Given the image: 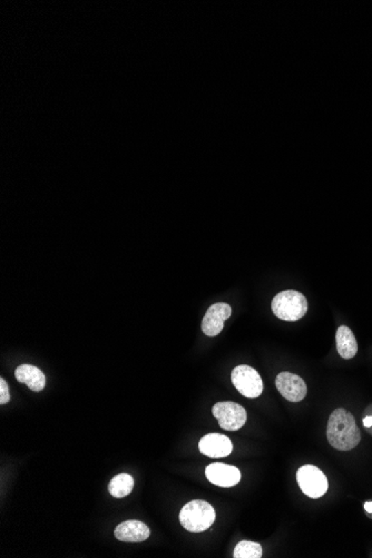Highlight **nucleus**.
<instances>
[{
	"instance_id": "f257e3e1",
	"label": "nucleus",
	"mask_w": 372,
	"mask_h": 558,
	"mask_svg": "<svg viewBox=\"0 0 372 558\" xmlns=\"http://www.w3.org/2000/svg\"><path fill=\"white\" fill-rule=\"evenodd\" d=\"M327 438L338 451H351L359 445L361 433L355 424V417L343 408L335 409L329 418Z\"/></svg>"
},
{
	"instance_id": "f03ea898",
	"label": "nucleus",
	"mask_w": 372,
	"mask_h": 558,
	"mask_svg": "<svg viewBox=\"0 0 372 558\" xmlns=\"http://www.w3.org/2000/svg\"><path fill=\"white\" fill-rule=\"evenodd\" d=\"M216 521V510L204 500H192L186 504L180 513L182 526L191 533H201L212 526Z\"/></svg>"
},
{
	"instance_id": "7ed1b4c3",
	"label": "nucleus",
	"mask_w": 372,
	"mask_h": 558,
	"mask_svg": "<svg viewBox=\"0 0 372 558\" xmlns=\"http://www.w3.org/2000/svg\"><path fill=\"white\" fill-rule=\"evenodd\" d=\"M274 316L283 321H298L308 311V301L301 292L287 290L276 294L272 300Z\"/></svg>"
},
{
	"instance_id": "20e7f679",
	"label": "nucleus",
	"mask_w": 372,
	"mask_h": 558,
	"mask_svg": "<svg viewBox=\"0 0 372 558\" xmlns=\"http://www.w3.org/2000/svg\"><path fill=\"white\" fill-rule=\"evenodd\" d=\"M231 379L238 393L247 398H258L263 393V381L261 375L256 369L247 364L236 366V369L233 370Z\"/></svg>"
},
{
	"instance_id": "39448f33",
	"label": "nucleus",
	"mask_w": 372,
	"mask_h": 558,
	"mask_svg": "<svg viewBox=\"0 0 372 558\" xmlns=\"http://www.w3.org/2000/svg\"><path fill=\"white\" fill-rule=\"evenodd\" d=\"M297 480L300 488L308 497H322L328 490V479L322 471L312 465H305L298 471Z\"/></svg>"
},
{
	"instance_id": "423d86ee",
	"label": "nucleus",
	"mask_w": 372,
	"mask_h": 558,
	"mask_svg": "<svg viewBox=\"0 0 372 558\" xmlns=\"http://www.w3.org/2000/svg\"><path fill=\"white\" fill-rule=\"evenodd\" d=\"M213 416L218 419L220 427L224 431H236L245 426L247 415L241 404L224 402L214 404Z\"/></svg>"
},
{
	"instance_id": "0eeeda50",
	"label": "nucleus",
	"mask_w": 372,
	"mask_h": 558,
	"mask_svg": "<svg viewBox=\"0 0 372 558\" xmlns=\"http://www.w3.org/2000/svg\"><path fill=\"white\" fill-rule=\"evenodd\" d=\"M276 389L283 398L291 402H299L307 395V384L299 375L291 372H281L276 379Z\"/></svg>"
},
{
	"instance_id": "6e6552de",
	"label": "nucleus",
	"mask_w": 372,
	"mask_h": 558,
	"mask_svg": "<svg viewBox=\"0 0 372 558\" xmlns=\"http://www.w3.org/2000/svg\"><path fill=\"white\" fill-rule=\"evenodd\" d=\"M232 308L227 303H216L207 309L202 320V331L207 337H216L221 333L224 322L231 317Z\"/></svg>"
},
{
	"instance_id": "1a4fd4ad",
	"label": "nucleus",
	"mask_w": 372,
	"mask_h": 558,
	"mask_svg": "<svg viewBox=\"0 0 372 558\" xmlns=\"http://www.w3.org/2000/svg\"><path fill=\"white\" fill-rule=\"evenodd\" d=\"M205 476L213 485L229 488L238 485L241 480V473L234 466L216 462L207 466Z\"/></svg>"
},
{
	"instance_id": "9d476101",
	"label": "nucleus",
	"mask_w": 372,
	"mask_h": 558,
	"mask_svg": "<svg viewBox=\"0 0 372 558\" xmlns=\"http://www.w3.org/2000/svg\"><path fill=\"white\" fill-rule=\"evenodd\" d=\"M198 448L202 454L209 458H223L233 451L232 442L221 433H209L204 436L200 440Z\"/></svg>"
},
{
	"instance_id": "9b49d317",
	"label": "nucleus",
	"mask_w": 372,
	"mask_h": 558,
	"mask_svg": "<svg viewBox=\"0 0 372 558\" xmlns=\"http://www.w3.org/2000/svg\"><path fill=\"white\" fill-rule=\"evenodd\" d=\"M151 530L146 524L140 521H126L115 529V537L126 543H141L147 539Z\"/></svg>"
},
{
	"instance_id": "f8f14e48",
	"label": "nucleus",
	"mask_w": 372,
	"mask_h": 558,
	"mask_svg": "<svg viewBox=\"0 0 372 558\" xmlns=\"http://www.w3.org/2000/svg\"><path fill=\"white\" fill-rule=\"evenodd\" d=\"M15 377L19 382L26 384L35 393H39L46 386V377L43 371L32 364H21L18 366Z\"/></svg>"
},
{
	"instance_id": "ddd939ff",
	"label": "nucleus",
	"mask_w": 372,
	"mask_h": 558,
	"mask_svg": "<svg viewBox=\"0 0 372 558\" xmlns=\"http://www.w3.org/2000/svg\"><path fill=\"white\" fill-rule=\"evenodd\" d=\"M335 341L338 352L343 359L349 360L357 355L358 343L351 329L347 326L339 327L335 333Z\"/></svg>"
},
{
	"instance_id": "4468645a",
	"label": "nucleus",
	"mask_w": 372,
	"mask_h": 558,
	"mask_svg": "<svg viewBox=\"0 0 372 558\" xmlns=\"http://www.w3.org/2000/svg\"><path fill=\"white\" fill-rule=\"evenodd\" d=\"M134 488V479L131 475L119 474L112 478L108 485L110 494L115 498H124Z\"/></svg>"
},
{
	"instance_id": "2eb2a0df",
	"label": "nucleus",
	"mask_w": 372,
	"mask_h": 558,
	"mask_svg": "<svg viewBox=\"0 0 372 558\" xmlns=\"http://www.w3.org/2000/svg\"><path fill=\"white\" fill-rule=\"evenodd\" d=\"M262 546L259 543L250 541H242L236 545L233 552L234 558H261Z\"/></svg>"
},
{
	"instance_id": "dca6fc26",
	"label": "nucleus",
	"mask_w": 372,
	"mask_h": 558,
	"mask_svg": "<svg viewBox=\"0 0 372 558\" xmlns=\"http://www.w3.org/2000/svg\"><path fill=\"white\" fill-rule=\"evenodd\" d=\"M10 400L8 384L3 378L0 379V404H5Z\"/></svg>"
},
{
	"instance_id": "f3484780",
	"label": "nucleus",
	"mask_w": 372,
	"mask_h": 558,
	"mask_svg": "<svg viewBox=\"0 0 372 558\" xmlns=\"http://www.w3.org/2000/svg\"><path fill=\"white\" fill-rule=\"evenodd\" d=\"M364 424L366 428L372 427V416L366 417L364 419Z\"/></svg>"
},
{
	"instance_id": "a211bd4d",
	"label": "nucleus",
	"mask_w": 372,
	"mask_h": 558,
	"mask_svg": "<svg viewBox=\"0 0 372 558\" xmlns=\"http://www.w3.org/2000/svg\"><path fill=\"white\" fill-rule=\"evenodd\" d=\"M364 509H366V512L371 513L372 514V502H366L364 504Z\"/></svg>"
}]
</instances>
